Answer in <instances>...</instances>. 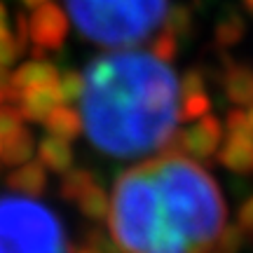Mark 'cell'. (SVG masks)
<instances>
[{"mask_svg": "<svg viewBox=\"0 0 253 253\" xmlns=\"http://www.w3.org/2000/svg\"><path fill=\"white\" fill-rule=\"evenodd\" d=\"M82 125L110 157H141L162 148L181 122L178 78L148 52H113L82 73Z\"/></svg>", "mask_w": 253, "mask_h": 253, "instance_id": "6da1fadb", "label": "cell"}, {"mask_svg": "<svg viewBox=\"0 0 253 253\" xmlns=\"http://www.w3.org/2000/svg\"><path fill=\"white\" fill-rule=\"evenodd\" d=\"M150 169L169 225L195 253L211 249L227 218L223 192L211 173L185 155H169L162 162H153Z\"/></svg>", "mask_w": 253, "mask_h": 253, "instance_id": "7a4b0ae2", "label": "cell"}, {"mask_svg": "<svg viewBox=\"0 0 253 253\" xmlns=\"http://www.w3.org/2000/svg\"><path fill=\"white\" fill-rule=\"evenodd\" d=\"M108 223L122 253H195L164 216L150 164L134 167L115 181Z\"/></svg>", "mask_w": 253, "mask_h": 253, "instance_id": "3957f363", "label": "cell"}, {"mask_svg": "<svg viewBox=\"0 0 253 253\" xmlns=\"http://www.w3.org/2000/svg\"><path fill=\"white\" fill-rule=\"evenodd\" d=\"M169 0H68L84 38L106 47L136 45L162 24Z\"/></svg>", "mask_w": 253, "mask_h": 253, "instance_id": "277c9868", "label": "cell"}, {"mask_svg": "<svg viewBox=\"0 0 253 253\" xmlns=\"http://www.w3.org/2000/svg\"><path fill=\"white\" fill-rule=\"evenodd\" d=\"M0 253H68L59 216L33 197H0Z\"/></svg>", "mask_w": 253, "mask_h": 253, "instance_id": "5b68a950", "label": "cell"}, {"mask_svg": "<svg viewBox=\"0 0 253 253\" xmlns=\"http://www.w3.org/2000/svg\"><path fill=\"white\" fill-rule=\"evenodd\" d=\"M68 38V17L59 5L47 2L33 9L28 17V40L33 42V59H42L47 52L61 49Z\"/></svg>", "mask_w": 253, "mask_h": 253, "instance_id": "8992f818", "label": "cell"}, {"mask_svg": "<svg viewBox=\"0 0 253 253\" xmlns=\"http://www.w3.org/2000/svg\"><path fill=\"white\" fill-rule=\"evenodd\" d=\"M223 122L216 115H204L178 134V145L192 160H211L223 145Z\"/></svg>", "mask_w": 253, "mask_h": 253, "instance_id": "52a82bcc", "label": "cell"}, {"mask_svg": "<svg viewBox=\"0 0 253 253\" xmlns=\"http://www.w3.org/2000/svg\"><path fill=\"white\" fill-rule=\"evenodd\" d=\"M61 103L63 99L61 91H59V82L33 87V89L21 91L17 96V108L21 113L24 122H40L42 125Z\"/></svg>", "mask_w": 253, "mask_h": 253, "instance_id": "ba28073f", "label": "cell"}, {"mask_svg": "<svg viewBox=\"0 0 253 253\" xmlns=\"http://www.w3.org/2000/svg\"><path fill=\"white\" fill-rule=\"evenodd\" d=\"M59 82V71L52 61H45V59H33V61H26L24 66H19L17 71L9 75V91L14 96V103H17V96L21 91L33 89V87H42V84H54Z\"/></svg>", "mask_w": 253, "mask_h": 253, "instance_id": "9c48e42d", "label": "cell"}, {"mask_svg": "<svg viewBox=\"0 0 253 253\" xmlns=\"http://www.w3.org/2000/svg\"><path fill=\"white\" fill-rule=\"evenodd\" d=\"M216 157L227 171L239 176L253 173V134H227Z\"/></svg>", "mask_w": 253, "mask_h": 253, "instance_id": "30bf717a", "label": "cell"}, {"mask_svg": "<svg viewBox=\"0 0 253 253\" xmlns=\"http://www.w3.org/2000/svg\"><path fill=\"white\" fill-rule=\"evenodd\" d=\"M47 185H49L47 169L38 160H28L7 173V188L21 197H40Z\"/></svg>", "mask_w": 253, "mask_h": 253, "instance_id": "8fae6325", "label": "cell"}, {"mask_svg": "<svg viewBox=\"0 0 253 253\" xmlns=\"http://www.w3.org/2000/svg\"><path fill=\"white\" fill-rule=\"evenodd\" d=\"M223 87H225V96L230 99V103H235V108L253 106V68L239 63L227 66L223 75Z\"/></svg>", "mask_w": 253, "mask_h": 253, "instance_id": "7c38bea8", "label": "cell"}, {"mask_svg": "<svg viewBox=\"0 0 253 253\" xmlns=\"http://www.w3.org/2000/svg\"><path fill=\"white\" fill-rule=\"evenodd\" d=\"M38 153V162L42 164L45 169L49 171H56V173H66L68 169H73V145L63 138H56V136H49L47 134L36 148Z\"/></svg>", "mask_w": 253, "mask_h": 253, "instance_id": "4fadbf2b", "label": "cell"}, {"mask_svg": "<svg viewBox=\"0 0 253 253\" xmlns=\"http://www.w3.org/2000/svg\"><path fill=\"white\" fill-rule=\"evenodd\" d=\"M42 125H45L49 136L63 138V141H68V143H73L75 138H80V134L84 131L82 115L73 108V106H59Z\"/></svg>", "mask_w": 253, "mask_h": 253, "instance_id": "5bb4252c", "label": "cell"}, {"mask_svg": "<svg viewBox=\"0 0 253 253\" xmlns=\"http://www.w3.org/2000/svg\"><path fill=\"white\" fill-rule=\"evenodd\" d=\"M36 138L33 134L28 131L26 126L24 129H19L14 136H9L5 145H2V160L0 162L7 164V167H19V164H24L31 160V155L36 153Z\"/></svg>", "mask_w": 253, "mask_h": 253, "instance_id": "9a60e30c", "label": "cell"}, {"mask_svg": "<svg viewBox=\"0 0 253 253\" xmlns=\"http://www.w3.org/2000/svg\"><path fill=\"white\" fill-rule=\"evenodd\" d=\"M78 209H80L82 216L94 220V223L106 220L110 213V197H108V192H106V188L99 185V183H94V185L78 199Z\"/></svg>", "mask_w": 253, "mask_h": 253, "instance_id": "2e32d148", "label": "cell"}, {"mask_svg": "<svg viewBox=\"0 0 253 253\" xmlns=\"http://www.w3.org/2000/svg\"><path fill=\"white\" fill-rule=\"evenodd\" d=\"M246 36V21L242 19V14L237 12H227L225 17L216 24V31H213V38H216V45L223 47V49H230V47H237Z\"/></svg>", "mask_w": 253, "mask_h": 253, "instance_id": "e0dca14e", "label": "cell"}, {"mask_svg": "<svg viewBox=\"0 0 253 253\" xmlns=\"http://www.w3.org/2000/svg\"><path fill=\"white\" fill-rule=\"evenodd\" d=\"M94 173L89 169H68V171L61 176V183H59V195H61L66 202H73L78 204V199L87 192V190L94 185Z\"/></svg>", "mask_w": 253, "mask_h": 253, "instance_id": "ac0fdd59", "label": "cell"}, {"mask_svg": "<svg viewBox=\"0 0 253 253\" xmlns=\"http://www.w3.org/2000/svg\"><path fill=\"white\" fill-rule=\"evenodd\" d=\"M164 31L171 33L173 38H188L192 33V24H195V17H192V9L188 5H176L171 7L162 19Z\"/></svg>", "mask_w": 253, "mask_h": 253, "instance_id": "d6986e66", "label": "cell"}, {"mask_svg": "<svg viewBox=\"0 0 253 253\" xmlns=\"http://www.w3.org/2000/svg\"><path fill=\"white\" fill-rule=\"evenodd\" d=\"M211 110V99L207 91H197V94H183L181 103H178V115L181 122H197Z\"/></svg>", "mask_w": 253, "mask_h": 253, "instance_id": "ffe728a7", "label": "cell"}, {"mask_svg": "<svg viewBox=\"0 0 253 253\" xmlns=\"http://www.w3.org/2000/svg\"><path fill=\"white\" fill-rule=\"evenodd\" d=\"M59 91H61V99L66 106L78 103L82 99V91H84V78L78 71H66L63 75H59Z\"/></svg>", "mask_w": 253, "mask_h": 253, "instance_id": "44dd1931", "label": "cell"}, {"mask_svg": "<svg viewBox=\"0 0 253 253\" xmlns=\"http://www.w3.org/2000/svg\"><path fill=\"white\" fill-rule=\"evenodd\" d=\"M150 54L164 63H171L178 54V38H173L167 31H160V36H155L153 45H150Z\"/></svg>", "mask_w": 253, "mask_h": 253, "instance_id": "7402d4cb", "label": "cell"}, {"mask_svg": "<svg viewBox=\"0 0 253 253\" xmlns=\"http://www.w3.org/2000/svg\"><path fill=\"white\" fill-rule=\"evenodd\" d=\"M246 242V230L242 227H225L216 239V253H239V249Z\"/></svg>", "mask_w": 253, "mask_h": 253, "instance_id": "603a6c76", "label": "cell"}, {"mask_svg": "<svg viewBox=\"0 0 253 253\" xmlns=\"http://www.w3.org/2000/svg\"><path fill=\"white\" fill-rule=\"evenodd\" d=\"M19 129H24V118H21L17 106L9 103L5 108H0V138L7 141L9 136H14Z\"/></svg>", "mask_w": 253, "mask_h": 253, "instance_id": "cb8c5ba5", "label": "cell"}, {"mask_svg": "<svg viewBox=\"0 0 253 253\" xmlns=\"http://www.w3.org/2000/svg\"><path fill=\"white\" fill-rule=\"evenodd\" d=\"M223 126L227 129V134H253V126H251V122H249V113H246V108L227 110Z\"/></svg>", "mask_w": 253, "mask_h": 253, "instance_id": "d4e9b609", "label": "cell"}, {"mask_svg": "<svg viewBox=\"0 0 253 253\" xmlns=\"http://www.w3.org/2000/svg\"><path fill=\"white\" fill-rule=\"evenodd\" d=\"M178 87H181V96L183 94H197V91H204V87H207L204 73L197 71V68L185 71L183 73V78L178 80Z\"/></svg>", "mask_w": 253, "mask_h": 253, "instance_id": "484cf974", "label": "cell"}, {"mask_svg": "<svg viewBox=\"0 0 253 253\" xmlns=\"http://www.w3.org/2000/svg\"><path fill=\"white\" fill-rule=\"evenodd\" d=\"M237 225L246 230V232H253V195L246 199L244 204L239 207V213H237Z\"/></svg>", "mask_w": 253, "mask_h": 253, "instance_id": "4316f807", "label": "cell"}, {"mask_svg": "<svg viewBox=\"0 0 253 253\" xmlns=\"http://www.w3.org/2000/svg\"><path fill=\"white\" fill-rule=\"evenodd\" d=\"M47 2H52V0H21V5L28 9H38V7H42V5H47Z\"/></svg>", "mask_w": 253, "mask_h": 253, "instance_id": "83f0119b", "label": "cell"}, {"mask_svg": "<svg viewBox=\"0 0 253 253\" xmlns=\"http://www.w3.org/2000/svg\"><path fill=\"white\" fill-rule=\"evenodd\" d=\"M0 26H7V9L0 2Z\"/></svg>", "mask_w": 253, "mask_h": 253, "instance_id": "f1b7e54d", "label": "cell"}, {"mask_svg": "<svg viewBox=\"0 0 253 253\" xmlns=\"http://www.w3.org/2000/svg\"><path fill=\"white\" fill-rule=\"evenodd\" d=\"M75 253H99V251H94V249H89V246H84V249H80V251H75Z\"/></svg>", "mask_w": 253, "mask_h": 253, "instance_id": "f546056e", "label": "cell"}, {"mask_svg": "<svg viewBox=\"0 0 253 253\" xmlns=\"http://www.w3.org/2000/svg\"><path fill=\"white\" fill-rule=\"evenodd\" d=\"M246 113H249V122H251V126H253V106H249V108H246Z\"/></svg>", "mask_w": 253, "mask_h": 253, "instance_id": "4dcf8cb0", "label": "cell"}, {"mask_svg": "<svg viewBox=\"0 0 253 253\" xmlns=\"http://www.w3.org/2000/svg\"><path fill=\"white\" fill-rule=\"evenodd\" d=\"M244 5H246V7H249V9H251V12H253V0H244Z\"/></svg>", "mask_w": 253, "mask_h": 253, "instance_id": "1f68e13d", "label": "cell"}, {"mask_svg": "<svg viewBox=\"0 0 253 253\" xmlns=\"http://www.w3.org/2000/svg\"><path fill=\"white\" fill-rule=\"evenodd\" d=\"M2 145H5V141L0 138V160H2Z\"/></svg>", "mask_w": 253, "mask_h": 253, "instance_id": "d6a6232c", "label": "cell"}]
</instances>
